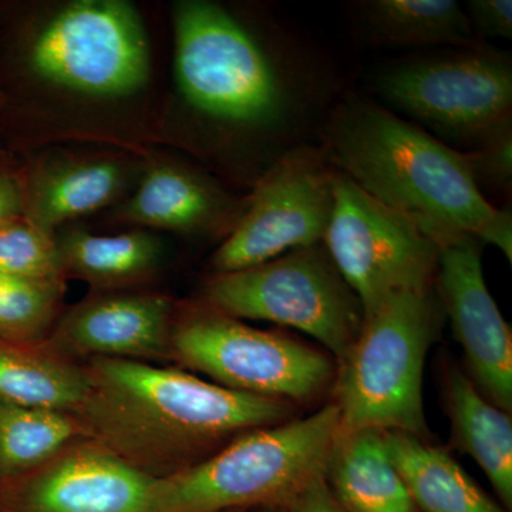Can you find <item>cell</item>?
Wrapping results in <instances>:
<instances>
[{
    "mask_svg": "<svg viewBox=\"0 0 512 512\" xmlns=\"http://www.w3.org/2000/svg\"><path fill=\"white\" fill-rule=\"evenodd\" d=\"M86 373L80 427L150 476L177 473L202 451L292 414L284 400L235 392L173 367L97 357Z\"/></svg>",
    "mask_w": 512,
    "mask_h": 512,
    "instance_id": "6da1fadb",
    "label": "cell"
},
{
    "mask_svg": "<svg viewBox=\"0 0 512 512\" xmlns=\"http://www.w3.org/2000/svg\"><path fill=\"white\" fill-rule=\"evenodd\" d=\"M320 148L338 173L412 218L434 241L467 234L484 245L500 217L474 183L463 151L375 101L343 100L326 121Z\"/></svg>",
    "mask_w": 512,
    "mask_h": 512,
    "instance_id": "7a4b0ae2",
    "label": "cell"
},
{
    "mask_svg": "<svg viewBox=\"0 0 512 512\" xmlns=\"http://www.w3.org/2000/svg\"><path fill=\"white\" fill-rule=\"evenodd\" d=\"M173 22L178 90L200 119L256 134L289 133L301 120L295 66L231 10L208 0H181Z\"/></svg>",
    "mask_w": 512,
    "mask_h": 512,
    "instance_id": "3957f363",
    "label": "cell"
},
{
    "mask_svg": "<svg viewBox=\"0 0 512 512\" xmlns=\"http://www.w3.org/2000/svg\"><path fill=\"white\" fill-rule=\"evenodd\" d=\"M151 57L140 13L126 0H74L49 16L0 12V86L29 82L96 99L143 89Z\"/></svg>",
    "mask_w": 512,
    "mask_h": 512,
    "instance_id": "277c9868",
    "label": "cell"
},
{
    "mask_svg": "<svg viewBox=\"0 0 512 512\" xmlns=\"http://www.w3.org/2000/svg\"><path fill=\"white\" fill-rule=\"evenodd\" d=\"M338 431L339 410L333 403L305 419L241 434L205 460L157 477L154 512L284 508L316 478L325 476Z\"/></svg>",
    "mask_w": 512,
    "mask_h": 512,
    "instance_id": "5b68a950",
    "label": "cell"
},
{
    "mask_svg": "<svg viewBox=\"0 0 512 512\" xmlns=\"http://www.w3.org/2000/svg\"><path fill=\"white\" fill-rule=\"evenodd\" d=\"M444 319L434 286L394 293L365 316L356 342L339 362V431H399L427 440L424 365Z\"/></svg>",
    "mask_w": 512,
    "mask_h": 512,
    "instance_id": "8992f818",
    "label": "cell"
},
{
    "mask_svg": "<svg viewBox=\"0 0 512 512\" xmlns=\"http://www.w3.org/2000/svg\"><path fill=\"white\" fill-rule=\"evenodd\" d=\"M386 103L454 150L512 130V60L484 42L412 57L379 74Z\"/></svg>",
    "mask_w": 512,
    "mask_h": 512,
    "instance_id": "52a82bcc",
    "label": "cell"
},
{
    "mask_svg": "<svg viewBox=\"0 0 512 512\" xmlns=\"http://www.w3.org/2000/svg\"><path fill=\"white\" fill-rule=\"evenodd\" d=\"M205 303L232 318L265 320L306 333L338 362L362 330L365 312L323 242L274 261L215 274Z\"/></svg>",
    "mask_w": 512,
    "mask_h": 512,
    "instance_id": "ba28073f",
    "label": "cell"
},
{
    "mask_svg": "<svg viewBox=\"0 0 512 512\" xmlns=\"http://www.w3.org/2000/svg\"><path fill=\"white\" fill-rule=\"evenodd\" d=\"M171 352L225 389L288 403L312 399L335 375L322 350L252 328L207 303L175 315Z\"/></svg>",
    "mask_w": 512,
    "mask_h": 512,
    "instance_id": "9c48e42d",
    "label": "cell"
},
{
    "mask_svg": "<svg viewBox=\"0 0 512 512\" xmlns=\"http://www.w3.org/2000/svg\"><path fill=\"white\" fill-rule=\"evenodd\" d=\"M322 242L365 316L394 293L434 286L437 242L412 218L370 197L338 171L335 207Z\"/></svg>",
    "mask_w": 512,
    "mask_h": 512,
    "instance_id": "30bf717a",
    "label": "cell"
},
{
    "mask_svg": "<svg viewBox=\"0 0 512 512\" xmlns=\"http://www.w3.org/2000/svg\"><path fill=\"white\" fill-rule=\"evenodd\" d=\"M336 170L322 148L301 144L259 178L247 210L212 255L215 274L242 271L320 244L335 207Z\"/></svg>",
    "mask_w": 512,
    "mask_h": 512,
    "instance_id": "8fae6325",
    "label": "cell"
},
{
    "mask_svg": "<svg viewBox=\"0 0 512 512\" xmlns=\"http://www.w3.org/2000/svg\"><path fill=\"white\" fill-rule=\"evenodd\" d=\"M440 247L434 288L464 349L468 377L488 402L512 409V332L488 291L483 244L473 235L448 234Z\"/></svg>",
    "mask_w": 512,
    "mask_h": 512,
    "instance_id": "7c38bea8",
    "label": "cell"
},
{
    "mask_svg": "<svg viewBox=\"0 0 512 512\" xmlns=\"http://www.w3.org/2000/svg\"><path fill=\"white\" fill-rule=\"evenodd\" d=\"M174 302L160 293L99 292L56 322L53 343L92 359L160 360L173 356Z\"/></svg>",
    "mask_w": 512,
    "mask_h": 512,
    "instance_id": "4fadbf2b",
    "label": "cell"
},
{
    "mask_svg": "<svg viewBox=\"0 0 512 512\" xmlns=\"http://www.w3.org/2000/svg\"><path fill=\"white\" fill-rule=\"evenodd\" d=\"M20 487V512H154L156 478L106 448L57 454Z\"/></svg>",
    "mask_w": 512,
    "mask_h": 512,
    "instance_id": "5bb4252c",
    "label": "cell"
},
{
    "mask_svg": "<svg viewBox=\"0 0 512 512\" xmlns=\"http://www.w3.org/2000/svg\"><path fill=\"white\" fill-rule=\"evenodd\" d=\"M247 205L248 197L229 194L195 168L154 160L141 168L136 187L114 207L113 220L141 229L227 238Z\"/></svg>",
    "mask_w": 512,
    "mask_h": 512,
    "instance_id": "9a60e30c",
    "label": "cell"
},
{
    "mask_svg": "<svg viewBox=\"0 0 512 512\" xmlns=\"http://www.w3.org/2000/svg\"><path fill=\"white\" fill-rule=\"evenodd\" d=\"M141 170L119 157L45 154L22 163V215L56 237L62 225L116 207Z\"/></svg>",
    "mask_w": 512,
    "mask_h": 512,
    "instance_id": "2e32d148",
    "label": "cell"
},
{
    "mask_svg": "<svg viewBox=\"0 0 512 512\" xmlns=\"http://www.w3.org/2000/svg\"><path fill=\"white\" fill-rule=\"evenodd\" d=\"M325 481L346 512H420L387 454L382 431H338Z\"/></svg>",
    "mask_w": 512,
    "mask_h": 512,
    "instance_id": "e0dca14e",
    "label": "cell"
},
{
    "mask_svg": "<svg viewBox=\"0 0 512 512\" xmlns=\"http://www.w3.org/2000/svg\"><path fill=\"white\" fill-rule=\"evenodd\" d=\"M64 279L79 278L99 292L126 291L151 281L163 265L164 244L147 229L96 235L82 228L56 234Z\"/></svg>",
    "mask_w": 512,
    "mask_h": 512,
    "instance_id": "ac0fdd59",
    "label": "cell"
},
{
    "mask_svg": "<svg viewBox=\"0 0 512 512\" xmlns=\"http://www.w3.org/2000/svg\"><path fill=\"white\" fill-rule=\"evenodd\" d=\"M444 399L456 446L484 471L505 507L512 505V421L474 386L467 373L448 366Z\"/></svg>",
    "mask_w": 512,
    "mask_h": 512,
    "instance_id": "d6986e66",
    "label": "cell"
},
{
    "mask_svg": "<svg viewBox=\"0 0 512 512\" xmlns=\"http://www.w3.org/2000/svg\"><path fill=\"white\" fill-rule=\"evenodd\" d=\"M383 440L417 510L505 512L443 448L399 431L383 433Z\"/></svg>",
    "mask_w": 512,
    "mask_h": 512,
    "instance_id": "ffe728a7",
    "label": "cell"
},
{
    "mask_svg": "<svg viewBox=\"0 0 512 512\" xmlns=\"http://www.w3.org/2000/svg\"><path fill=\"white\" fill-rule=\"evenodd\" d=\"M370 40L394 47H467L480 43L456 0H370L360 3Z\"/></svg>",
    "mask_w": 512,
    "mask_h": 512,
    "instance_id": "44dd1931",
    "label": "cell"
},
{
    "mask_svg": "<svg viewBox=\"0 0 512 512\" xmlns=\"http://www.w3.org/2000/svg\"><path fill=\"white\" fill-rule=\"evenodd\" d=\"M35 348L0 342V399L33 409L77 412L89 390L86 369Z\"/></svg>",
    "mask_w": 512,
    "mask_h": 512,
    "instance_id": "7402d4cb",
    "label": "cell"
},
{
    "mask_svg": "<svg viewBox=\"0 0 512 512\" xmlns=\"http://www.w3.org/2000/svg\"><path fill=\"white\" fill-rule=\"evenodd\" d=\"M69 413L33 409L0 399V483L39 470L79 433Z\"/></svg>",
    "mask_w": 512,
    "mask_h": 512,
    "instance_id": "603a6c76",
    "label": "cell"
},
{
    "mask_svg": "<svg viewBox=\"0 0 512 512\" xmlns=\"http://www.w3.org/2000/svg\"><path fill=\"white\" fill-rule=\"evenodd\" d=\"M66 279L0 276V342L37 346L59 320Z\"/></svg>",
    "mask_w": 512,
    "mask_h": 512,
    "instance_id": "cb8c5ba5",
    "label": "cell"
},
{
    "mask_svg": "<svg viewBox=\"0 0 512 512\" xmlns=\"http://www.w3.org/2000/svg\"><path fill=\"white\" fill-rule=\"evenodd\" d=\"M0 276L64 279L56 237L46 234L23 215L3 221L0 224Z\"/></svg>",
    "mask_w": 512,
    "mask_h": 512,
    "instance_id": "d4e9b609",
    "label": "cell"
},
{
    "mask_svg": "<svg viewBox=\"0 0 512 512\" xmlns=\"http://www.w3.org/2000/svg\"><path fill=\"white\" fill-rule=\"evenodd\" d=\"M464 154L468 170L481 194L484 188L497 194H511L512 130L505 131L483 147Z\"/></svg>",
    "mask_w": 512,
    "mask_h": 512,
    "instance_id": "484cf974",
    "label": "cell"
},
{
    "mask_svg": "<svg viewBox=\"0 0 512 512\" xmlns=\"http://www.w3.org/2000/svg\"><path fill=\"white\" fill-rule=\"evenodd\" d=\"M466 13L474 35L480 42L483 39H512L511 0H470Z\"/></svg>",
    "mask_w": 512,
    "mask_h": 512,
    "instance_id": "4316f807",
    "label": "cell"
},
{
    "mask_svg": "<svg viewBox=\"0 0 512 512\" xmlns=\"http://www.w3.org/2000/svg\"><path fill=\"white\" fill-rule=\"evenodd\" d=\"M22 163L0 146V224L22 215Z\"/></svg>",
    "mask_w": 512,
    "mask_h": 512,
    "instance_id": "83f0119b",
    "label": "cell"
},
{
    "mask_svg": "<svg viewBox=\"0 0 512 512\" xmlns=\"http://www.w3.org/2000/svg\"><path fill=\"white\" fill-rule=\"evenodd\" d=\"M284 508L285 512H346L330 493L325 476L316 478Z\"/></svg>",
    "mask_w": 512,
    "mask_h": 512,
    "instance_id": "f1b7e54d",
    "label": "cell"
},
{
    "mask_svg": "<svg viewBox=\"0 0 512 512\" xmlns=\"http://www.w3.org/2000/svg\"><path fill=\"white\" fill-rule=\"evenodd\" d=\"M5 111H6V99L3 94L2 86H0V141L5 136ZM2 146V143H0Z\"/></svg>",
    "mask_w": 512,
    "mask_h": 512,
    "instance_id": "f546056e",
    "label": "cell"
},
{
    "mask_svg": "<svg viewBox=\"0 0 512 512\" xmlns=\"http://www.w3.org/2000/svg\"><path fill=\"white\" fill-rule=\"evenodd\" d=\"M231 512H242V511H231Z\"/></svg>",
    "mask_w": 512,
    "mask_h": 512,
    "instance_id": "4dcf8cb0",
    "label": "cell"
}]
</instances>
